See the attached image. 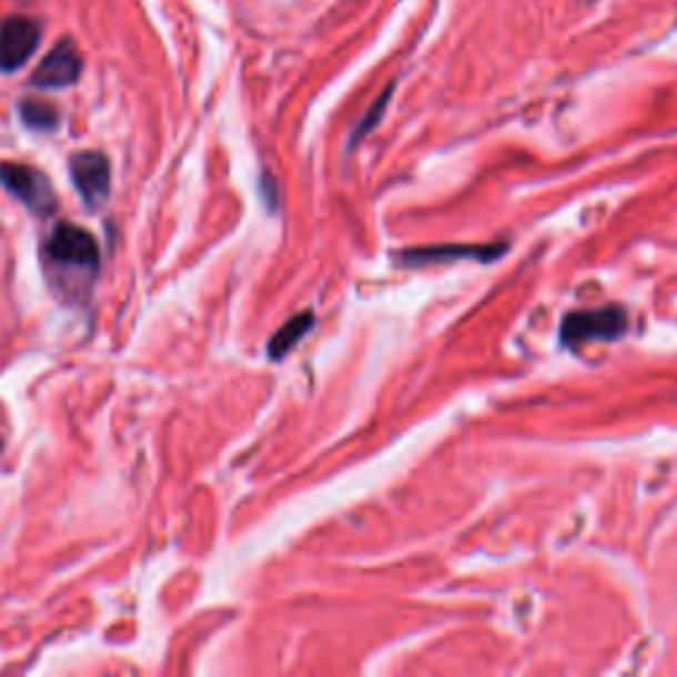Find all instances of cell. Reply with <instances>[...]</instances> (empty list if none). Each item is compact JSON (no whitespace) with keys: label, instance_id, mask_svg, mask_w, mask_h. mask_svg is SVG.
Here are the masks:
<instances>
[{"label":"cell","instance_id":"6da1fadb","mask_svg":"<svg viewBox=\"0 0 677 677\" xmlns=\"http://www.w3.org/2000/svg\"><path fill=\"white\" fill-rule=\"evenodd\" d=\"M43 257L48 279L61 300H82L91 292L101 267V249L91 231L74 223H59L46 239Z\"/></svg>","mask_w":677,"mask_h":677},{"label":"cell","instance_id":"7a4b0ae2","mask_svg":"<svg viewBox=\"0 0 677 677\" xmlns=\"http://www.w3.org/2000/svg\"><path fill=\"white\" fill-rule=\"evenodd\" d=\"M627 331V313L619 305H606L583 313H569L562 323V344L569 350L590 342H614Z\"/></svg>","mask_w":677,"mask_h":677},{"label":"cell","instance_id":"3957f363","mask_svg":"<svg viewBox=\"0 0 677 677\" xmlns=\"http://www.w3.org/2000/svg\"><path fill=\"white\" fill-rule=\"evenodd\" d=\"M0 183L34 215H51L57 210L59 199L57 191H53V183L48 181V175H43V172L30 168V164L0 162Z\"/></svg>","mask_w":677,"mask_h":677},{"label":"cell","instance_id":"277c9868","mask_svg":"<svg viewBox=\"0 0 677 677\" xmlns=\"http://www.w3.org/2000/svg\"><path fill=\"white\" fill-rule=\"evenodd\" d=\"M69 175H72L74 189L80 191L82 202L91 210L99 206L109 199V189H112V168H109V159L101 151H80L69 159Z\"/></svg>","mask_w":677,"mask_h":677},{"label":"cell","instance_id":"5b68a950","mask_svg":"<svg viewBox=\"0 0 677 677\" xmlns=\"http://www.w3.org/2000/svg\"><path fill=\"white\" fill-rule=\"evenodd\" d=\"M40 24L30 17H9L0 22V72L22 69L40 46Z\"/></svg>","mask_w":677,"mask_h":677},{"label":"cell","instance_id":"8992f818","mask_svg":"<svg viewBox=\"0 0 677 677\" xmlns=\"http://www.w3.org/2000/svg\"><path fill=\"white\" fill-rule=\"evenodd\" d=\"M80 74L82 59L78 46L64 38L46 53V59L40 61V67L34 69V74L30 78V85L43 88V91H59V88L74 85L80 80Z\"/></svg>","mask_w":677,"mask_h":677},{"label":"cell","instance_id":"52a82bcc","mask_svg":"<svg viewBox=\"0 0 677 677\" xmlns=\"http://www.w3.org/2000/svg\"><path fill=\"white\" fill-rule=\"evenodd\" d=\"M506 252V244H445V246H421L411 252H400V260L411 265L424 262H451V260H495Z\"/></svg>","mask_w":677,"mask_h":677},{"label":"cell","instance_id":"ba28073f","mask_svg":"<svg viewBox=\"0 0 677 677\" xmlns=\"http://www.w3.org/2000/svg\"><path fill=\"white\" fill-rule=\"evenodd\" d=\"M313 323H315L313 313H300V315H294L292 321L283 323V326L273 334L271 344H267V355H271V361H281V357H286L289 352L300 344V338L305 336L310 329H313Z\"/></svg>","mask_w":677,"mask_h":677},{"label":"cell","instance_id":"9c48e42d","mask_svg":"<svg viewBox=\"0 0 677 677\" xmlns=\"http://www.w3.org/2000/svg\"><path fill=\"white\" fill-rule=\"evenodd\" d=\"M19 114H22L27 128L46 130V133L48 130H57L61 122L59 109L53 107L51 101H43V99H24L22 103H19Z\"/></svg>","mask_w":677,"mask_h":677},{"label":"cell","instance_id":"30bf717a","mask_svg":"<svg viewBox=\"0 0 677 677\" xmlns=\"http://www.w3.org/2000/svg\"><path fill=\"white\" fill-rule=\"evenodd\" d=\"M392 93H395V82H392L390 88H386V91L378 95L376 99V103H373V107L368 109V112H365V117L361 122H357V128H355V133H352V141H350V146H355V143H361L365 135L371 133V130H376V124L382 122V117H384V112H386V103H390V99H392Z\"/></svg>","mask_w":677,"mask_h":677}]
</instances>
